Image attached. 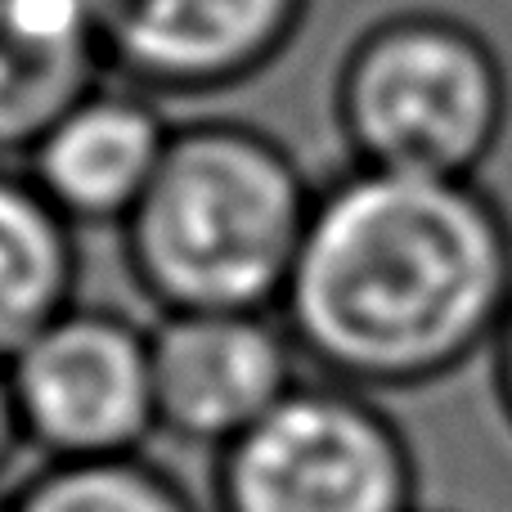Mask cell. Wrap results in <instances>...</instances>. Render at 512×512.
<instances>
[{
  "label": "cell",
  "instance_id": "3957f363",
  "mask_svg": "<svg viewBox=\"0 0 512 512\" xmlns=\"http://www.w3.org/2000/svg\"><path fill=\"white\" fill-rule=\"evenodd\" d=\"M328 122L355 167L486 180L512 135L508 59L454 9H391L328 68Z\"/></svg>",
  "mask_w": 512,
  "mask_h": 512
},
{
  "label": "cell",
  "instance_id": "4fadbf2b",
  "mask_svg": "<svg viewBox=\"0 0 512 512\" xmlns=\"http://www.w3.org/2000/svg\"><path fill=\"white\" fill-rule=\"evenodd\" d=\"M18 450H27V441H23V423H18L14 396H9L5 364H0V477H5V468L14 463V454H18Z\"/></svg>",
  "mask_w": 512,
  "mask_h": 512
},
{
  "label": "cell",
  "instance_id": "6da1fadb",
  "mask_svg": "<svg viewBox=\"0 0 512 512\" xmlns=\"http://www.w3.org/2000/svg\"><path fill=\"white\" fill-rule=\"evenodd\" d=\"M508 301L512 216L486 180L342 162L279 315L310 373L387 400L481 369Z\"/></svg>",
  "mask_w": 512,
  "mask_h": 512
},
{
  "label": "cell",
  "instance_id": "9a60e30c",
  "mask_svg": "<svg viewBox=\"0 0 512 512\" xmlns=\"http://www.w3.org/2000/svg\"><path fill=\"white\" fill-rule=\"evenodd\" d=\"M423 512H436V508H423Z\"/></svg>",
  "mask_w": 512,
  "mask_h": 512
},
{
  "label": "cell",
  "instance_id": "8992f818",
  "mask_svg": "<svg viewBox=\"0 0 512 512\" xmlns=\"http://www.w3.org/2000/svg\"><path fill=\"white\" fill-rule=\"evenodd\" d=\"M108 77L153 99H212L274 72L315 23V0H86Z\"/></svg>",
  "mask_w": 512,
  "mask_h": 512
},
{
  "label": "cell",
  "instance_id": "7c38bea8",
  "mask_svg": "<svg viewBox=\"0 0 512 512\" xmlns=\"http://www.w3.org/2000/svg\"><path fill=\"white\" fill-rule=\"evenodd\" d=\"M481 373H486V400L495 405L499 427L512 436V301L499 319V333L490 342L486 360H481Z\"/></svg>",
  "mask_w": 512,
  "mask_h": 512
},
{
  "label": "cell",
  "instance_id": "30bf717a",
  "mask_svg": "<svg viewBox=\"0 0 512 512\" xmlns=\"http://www.w3.org/2000/svg\"><path fill=\"white\" fill-rule=\"evenodd\" d=\"M77 270V225L23 162H0V364L77 301Z\"/></svg>",
  "mask_w": 512,
  "mask_h": 512
},
{
  "label": "cell",
  "instance_id": "8fae6325",
  "mask_svg": "<svg viewBox=\"0 0 512 512\" xmlns=\"http://www.w3.org/2000/svg\"><path fill=\"white\" fill-rule=\"evenodd\" d=\"M9 512H203L167 468L144 454L45 463L9 495Z\"/></svg>",
  "mask_w": 512,
  "mask_h": 512
},
{
  "label": "cell",
  "instance_id": "5bb4252c",
  "mask_svg": "<svg viewBox=\"0 0 512 512\" xmlns=\"http://www.w3.org/2000/svg\"><path fill=\"white\" fill-rule=\"evenodd\" d=\"M0 512H9V495H0Z\"/></svg>",
  "mask_w": 512,
  "mask_h": 512
},
{
  "label": "cell",
  "instance_id": "9c48e42d",
  "mask_svg": "<svg viewBox=\"0 0 512 512\" xmlns=\"http://www.w3.org/2000/svg\"><path fill=\"white\" fill-rule=\"evenodd\" d=\"M104 77L86 0H0V162H23Z\"/></svg>",
  "mask_w": 512,
  "mask_h": 512
},
{
  "label": "cell",
  "instance_id": "277c9868",
  "mask_svg": "<svg viewBox=\"0 0 512 512\" xmlns=\"http://www.w3.org/2000/svg\"><path fill=\"white\" fill-rule=\"evenodd\" d=\"M216 512H423V463L373 391L306 373L216 454Z\"/></svg>",
  "mask_w": 512,
  "mask_h": 512
},
{
  "label": "cell",
  "instance_id": "ba28073f",
  "mask_svg": "<svg viewBox=\"0 0 512 512\" xmlns=\"http://www.w3.org/2000/svg\"><path fill=\"white\" fill-rule=\"evenodd\" d=\"M167 104L104 77L23 158V171L77 230H122L171 144Z\"/></svg>",
  "mask_w": 512,
  "mask_h": 512
},
{
  "label": "cell",
  "instance_id": "5b68a950",
  "mask_svg": "<svg viewBox=\"0 0 512 512\" xmlns=\"http://www.w3.org/2000/svg\"><path fill=\"white\" fill-rule=\"evenodd\" d=\"M27 450L45 463L144 454L158 436L149 328L72 301L5 364Z\"/></svg>",
  "mask_w": 512,
  "mask_h": 512
},
{
  "label": "cell",
  "instance_id": "52a82bcc",
  "mask_svg": "<svg viewBox=\"0 0 512 512\" xmlns=\"http://www.w3.org/2000/svg\"><path fill=\"white\" fill-rule=\"evenodd\" d=\"M149 355L158 436L212 454L310 373L279 310H171L149 328Z\"/></svg>",
  "mask_w": 512,
  "mask_h": 512
},
{
  "label": "cell",
  "instance_id": "7a4b0ae2",
  "mask_svg": "<svg viewBox=\"0 0 512 512\" xmlns=\"http://www.w3.org/2000/svg\"><path fill=\"white\" fill-rule=\"evenodd\" d=\"M319 180L265 126L194 117L126 216L135 288L171 310H279L315 212Z\"/></svg>",
  "mask_w": 512,
  "mask_h": 512
}]
</instances>
